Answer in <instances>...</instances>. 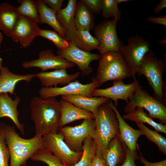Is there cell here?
Returning a JSON list of instances; mask_svg holds the SVG:
<instances>
[{"label":"cell","instance_id":"obj_32","mask_svg":"<svg viewBox=\"0 0 166 166\" xmlns=\"http://www.w3.org/2000/svg\"><path fill=\"white\" fill-rule=\"evenodd\" d=\"M30 158L33 161L45 163L48 166H64L58 157L45 149H38Z\"/></svg>","mask_w":166,"mask_h":166},{"label":"cell","instance_id":"obj_44","mask_svg":"<svg viewBox=\"0 0 166 166\" xmlns=\"http://www.w3.org/2000/svg\"><path fill=\"white\" fill-rule=\"evenodd\" d=\"M3 39V36L2 33L0 32V48L2 41Z\"/></svg>","mask_w":166,"mask_h":166},{"label":"cell","instance_id":"obj_11","mask_svg":"<svg viewBox=\"0 0 166 166\" xmlns=\"http://www.w3.org/2000/svg\"><path fill=\"white\" fill-rule=\"evenodd\" d=\"M99 86L95 77H94L92 79L91 82L85 84L76 80L61 87H42L40 89L39 93L40 97L43 99L67 95H77L92 97L93 90Z\"/></svg>","mask_w":166,"mask_h":166},{"label":"cell","instance_id":"obj_9","mask_svg":"<svg viewBox=\"0 0 166 166\" xmlns=\"http://www.w3.org/2000/svg\"><path fill=\"white\" fill-rule=\"evenodd\" d=\"M96 128L94 119H87L80 124L73 126H64L59 129L66 144L72 150L82 152V143L89 137L93 138Z\"/></svg>","mask_w":166,"mask_h":166},{"label":"cell","instance_id":"obj_31","mask_svg":"<svg viewBox=\"0 0 166 166\" xmlns=\"http://www.w3.org/2000/svg\"><path fill=\"white\" fill-rule=\"evenodd\" d=\"M137 126L150 141L155 143L159 150L164 155H166V138L156 131H152L146 126L143 124L136 122Z\"/></svg>","mask_w":166,"mask_h":166},{"label":"cell","instance_id":"obj_38","mask_svg":"<svg viewBox=\"0 0 166 166\" xmlns=\"http://www.w3.org/2000/svg\"><path fill=\"white\" fill-rule=\"evenodd\" d=\"M45 4L57 14L61 9L64 0H43Z\"/></svg>","mask_w":166,"mask_h":166},{"label":"cell","instance_id":"obj_17","mask_svg":"<svg viewBox=\"0 0 166 166\" xmlns=\"http://www.w3.org/2000/svg\"><path fill=\"white\" fill-rule=\"evenodd\" d=\"M107 103L115 112L117 119L119 129V136L122 141L131 151L136 152L137 149V141L139 138L143 135L140 130H136L128 124L121 115L116 106L109 99Z\"/></svg>","mask_w":166,"mask_h":166},{"label":"cell","instance_id":"obj_14","mask_svg":"<svg viewBox=\"0 0 166 166\" xmlns=\"http://www.w3.org/2000/svg\"><path fill=\"white\" fill-rule=\"evenodd\" d=\"M123 80H114L113 85L104 89H95L92 92V96L104 97L112 99L115 102L116 106L118 100L122 99L125 101L127 104L129 99L140 85L136 79L131 83L126 84Z\"/></svg>","mask_w":166,"mask_h":166},{"label":"cell","instance_id":"obj_12","mask_svg":"<svg viewBox=\"0 0 166 166\" xmlns=\"http://www.w3.org/2000/svg\"><path fill=\"white\" fill-rule=\"evenodd\" d=\"M69 42V46L63 49H58L57 55L77 65L81 70L82 76L88 75L93 72L89 66L92 61L99 60L101 54L93 53L85 51L76 46L73 43Z\"/></svg>","mask_w":166,"mask_h":166},{"label":"cell","instance_id":"obj_43","mask_svg":"<svg viewBox=\"0 0 166 166\" xmlns=\"http://www.w3.org/2000/svg\"><path fill=\"white\" fill-rule=\"evenodd\" d=\"M130 1H132L131 0H117V2L118 4L120 3L127 2Z\"/></svg>","mask_w":166,"mask_h":166},{"label":"cell","instance_id":"obj_6","mask_svg":"<svg viewBox=\"0 0 166 166\" xmlns=\"http://www.w3.org/2000/svg\"><path fill=\"white\" fill-rule=\"evenodd\" d=\"M144 108L152 119L157 118L166 124L165 105L150 95L139 85L125 105L123 110L126 114L134 111L137 107Z\"/></svg>","mask_w":166,"mask_h":166},{"label":"cell","instance_id":"obj_23","mask_svg":"<svg viewBox=\"0 0 166 166\" xmlns=\"http://www.w3.org/2000/svg\"><path fill=\"white\" fill-rule=\"evenodd\" d=\"M61 96V99L93 114L100 105L109 100V98L104 97H89L77 95H64Z\"/></svg>","mask_w":166,"mask_h":166},{"label":"cell","instance_id":"obj_34","mask_svg":"<svg viewBox=\"0 0 166 166\" xmlns=\"http://www.w3.org/2000/svg\"><path fill=\"white\" fill-rule=\"evenodd\" d=\"M38 36L52 41L58 49H63L69 45V42L55 31L40 29Z\"/></svg>","mask_w":166,"mask_h":166},{"label":"cell","instance_id":"obj_33","mask_svg":"<svg viewBox=\"0 0 166 166\" xmlns=\"http://www.w3.org/2000/svg\"><path fill=\"white\" fill-rule=\"evenodd\" d=\"M117 0H102L101 15L105 18L113 17L117 22L121 18V11Z\"/></svg>","mask_w":166,"mask_h":166},{"label":"cell","instance_id":"obj_36","mask_svg":"<svg viewBox=\"0 0 166 166\" xmlns=\"http://www.w3.org/2000/svg\"><path fill=\"white\" fill-rule=\"evenodd\" d=\"M122 145L125 152V157L122 164L118 166H136L135 161L138 157L136 151H131L123 141Z\"/></svg>","mask_w":166,"mask_h":166},{"label":"cell","instance_id":"obj_25","mask_svg":"<svg viewBox=\"0 0 166 166\" xmlns=\"http://www.w3.org/2000/svg\"><path fill=\"white\" fill-rule=\"evenodd\" d=\"M36 2L38 9L39 23L49 25L65 39L66 31L59 23L56 17L57 13L49 8L43 0H37Z\"/></svg>","mask_w":166,"mask_h":166},{"label":"cell","instance_id":"obj_24","mask_svg":"<svg viewBox=\"0 0 166 166\" xmlns=\"http://www.w3.org/2000/svg\"><path fill=\"white\" fill-rule=\"evenodd\" d=\"M107 166H117L125 157V152L119 134L116 136L109 143L102 154Z\"/></svg>","mask_w":166,"mask_h":166},{"label":"cell","instance_id":"obj_22","mask_svg":"<svg viewBox=\"0 0 166 166\" xmlns=\"http://www.w3.org/2000/svg\"><path fill=\"white\" fill-rule=\"evenodd\" d=\"M19 16L16 7L11 4L6 2L0 4V30L10 37Z\"/></svg>","mask_w":166,"mask_h":166},{"label":"cell","instance_id":"obj_3","mask_svg":"<svg viewBox=\"0 0 166 166\" xmlns=\"http://www.w3.org/2000/svg\"><path fill=\"white\" fill-rule=\"evenodd\" d=\"M96 128L93 138L97 149L96 154L102 156L110 141L119 134L116 114L107 102L100 105L93 114Z\"/></svg>","mask_w":166,"mask_h":166},{"label":"cell","instance_id":"obj_42","mask_svg":"<svg viewBox=\"0 0 166 166\" xmlns=\"http://www.w3.org/2000/svg\"><path fill=\"white\" fill-rule=\"evenodd\" d=\"M166 7V0H161L154 9V12L156 13H159Z\"/></svg>","mask_w":166,"mask_h":166},{"label":"cell","instance_id":"obj_7","mask_svg":"<svg viewBox=\"0 0 166 166\" xmlns=\"http://www.w3.org/2000/svg\"><path fill=\"white\" fill-rule=\"evenodd\" d=\"M127 43V45L122 46L120 52L124 57L131 76L135 80L136 75L140 71L144 56L150 50V45L143 36L138 35L129 37Z\"/></svg>","mask_w":166,"mask_h":166},{"label":"cell","instance_id":"obj_21","mask_svg":"<svg viewBox=\"0 0 166 166\" xmlns=\"http://www.w3.org/2000/svg\"><path fill=\"white\" fill-rule=\"evenodd\" d=\"M35 77L34 73L20 75L11 72L6 66H2L0 68V93H14L16 84L19 81H25L30 82Z\"/></svg>","mask_w":166,"mask_h":166},{"label":"cell","instance_id":"obj_18","mask_svg":"<svg viewBox=\"0 0 166 166\" xmlns=\"http://www.w3.org/2000/svg\"><path fill=\"white\" fill-rule=\"evenodd\" d=\"M65 39L80 49L88 52H90L95 49L98 50L99 48V43L97 39L87 30L75 28L66 32Z\"/></svg>","mask_w":166,"mask_h":166},{"label":"cell","instance_id":"obj_37","mask_svg":"<svg viewBox=\"0 0 166 166\" xmlns=\"http://www.w3.org/2000/svg\"><path fill=\"white\" fill-rule=\"evenodd\" d=\"M86 8L93 14L101 12L102 0H80Z\"/></svg>","mask_w":166,"mask_h":166},{"label":"cell","instance_id":"obj_30","mask_svg":"<svg viewBox=\"0 0 166 166\" xmlns=\"http://www.w3.org/2000/svg\"><path fill=\"white\" fill-rule=\"evenodd\" d=\"M18 15L27 18L39 24V19L38 9L36 2L33 0H22L20 5L16 7Z\"/></svg>","mask_w":166,"mask_h":166},{"label":"cell","instance_id":"obj_45","mask_svg":"<svg viewBox=\"0 0 166 166\" xmlns=\"http://www.w3.org/2000/svg\"><path fill=\"white\" fill-rule=\"evenodd\" d=\"M159 43L161 45H164L166 44V40L164 39L160 41H159Z\"/></svg>","mask_w":166,"mask_h":166},{"label":"cell","instance_id":"obj_13","mask_svg":"<svg viewBox=\"0 0 166 166\" xmlns=\"http://www.w3.org/2000/svg\"><path fill=\"white\" fill-rule=\"evenodd\" d=\"M75 65L74 63L56 55L50 49L42 50L39 54L38 59L25 61L22 64L25 68L38 67L41 69L42 72L49 69H66Z\"/></svg>","mask_w":166,"mask_h":166},{"label":"cell","instance_id":"obj_39","mask_svg":"<svg viewBox=\"0 0 166 166\" xmlns=\"http://www.w3.org/2000/svg\"><path fill=\"white\" fill-rule=\"evenodd\" d=\"M138 159L144 166H166V159L158 162H150L146 160L140 152Z\"/></svg>","mask_w":166,"mask_h":166},{"label":"cell","instance_id":"obj_4","mask_svg":"<svg viewBox=\"0 0 166 166\" xmlns=\"http://www.w3.org/2000/svg\"><path fill=\"white\" fill-rule=\"evenodd\" d=\"M166 69V64L163 59H158L150 50L145 54L137 74L142 75L147 79L154 91L153 97L165 105L166 83L163 80V74Z\"/></svg>","mask_w":166,"mask_h":166},{"label":"cell","instance_id":"obj_26","mask_svg":"<svg viewBox=\"0 0 166 166\" xmlns=\"http://www.w3.org/2000/svg\"><path fill=\"white\" fill-rule=\"evenodd\" d=\"M74 24L76 29L88 31L95 26L93 14L88 10L80 0L76 4Z\"/></svg>","mask_w":166,"mask_h":166},{"label":"cell","instance_id":"obj_40","mask_svg":"<svg viewBox=\"0 0 166 166\" xmlns=\"http://www.w3.org/2000/svg\"><path fill=\"white\" fill-rule=\"evenodd\" d=\"M148 21L157 25H160L166 26V15H162L158 17L152 16L147 18Z\"/></svg>","mask_w":166,"mask_h":166},{"label":"cell","instance_id":"obj_5","mask_svg":"<svg viewBox=\"0 0 166 166\" xmlns=\"http://www.w3.org/2000/svg\"><path fill=\"white\" fill-rule=\"evenodd\" d=\"M95 77L99 86L110 81L123 80L131 76L129 70L120 52L101 54Z\"/></svg>","mask_w":166,"mask_h":166},{"label":"cell","instance_id":"obj_8","mask_svg":"<svg viewBox=\"0 0 166 166\" xmlns=\"http://www.w3.org/2000/svg\"><path fill=\"white\" fill-rule=\"evenodd\" d=\"M117 22L114 19L104 20L94 28V33L99 43L100 54L110 52H119L124 45L118 37Z\"/></svg>","mask_w":166,"mask_h":166},{"label":"cell","instance_id":"obj_19","mask_svg":"<svg viewBox=\"0 0 166 166\" xmlns=\"http://www.w3.org/2000/svg\"><path fill=\"white\" fill-rule=\"evenodd\" d=\"M20 101V98L18 96L13 100L7 93H0V118L7 117L10 119L24 135V125L19 121V112L17 109Z\"/></svg>","mask_w":166,"mask_h":166},{"label":"cell","instance_id":"obj_46","mask_svg":"<svg viewBox=\"0 0 166 166\" xmlns=\"http://www.w3.org/2000/svg\"><path fill=\"white\" fill-rule=\"evenodd\" d=\"M3 61V59L0 56V68L2 66V63Z\"/></svg>","mask_w":166,"mask_h":166},{"label":"cell","instance_id":"obj_16","mask_svg":"<svg viewBox=\"0 0 166 166\" xmlns=\"http://www.w3.org/2000/svg\"><path fill=\"white\" fill-rule=\"evenodd\" d=\"M79 72L69 74L66 69L55 70L49 72H41L35 74L43 87H56L58 85H65L76 80L80 75Z\"/></svg>","mask_w":166,"mask_h":166},{"label":"cell","instance_id":"obj_10","mask_svg":"<svg viewBox=\"0 0 166 166\" xmlns=\"http://www.w3.org/2000/svg\"><path fill=\"white\" fill-rule=\"evenodd\" d=\"M45 149L58 157L64 166H70L77 163L81 159L82 152L71 150L65 142L63 136L59 131L43 137Z\"/></svg>","mask_w":166,"mask_h":166},{"label":"cell","instance_id":"obj_20","mask_svg":"<svg viewBox=\"0 0 166 166\" xmlns=\"http://www.w3.org/2000/svg\"><path fill=\"white\" fill-rule=\"evenodd\" d=\"M61 104L60 128L74 121L81 119H94L92 113L79 108L63 99L59 100Z\"/></svg>","mask_w":166,"mask_h":166},{"label":"cell","instance_id":"obj_27","mask_svg":"<svg viewBox=\"0 0 166 166\" xmlns=\"http://www.w3.org/2000/svg\"><path fill=\"white\" fill-rule=\"evenodd\" d=\"M124 120H128L136 122L147 123L153 127L156 131L166 133V125L162 123H157L154 121L149 115L145 113L143 108L137 107L132 112L123 115Z\"/></svg>","mask_w":166,"mask_h":166},{"label":"cell","instance_id":"obj_15","mask_svg":"<svg viewBox=\"0 0 166 166\" xmlns=\"http://www.w3.org/2000/svg\"><path fill=\"white\" fill-rule=\"evenodd\" d=\"M40 29L38 24L27 18L19 16L10 37L13 41L19 42L22 47L26 48L38 36Z\"/></svg>","mask_w":166,"mask_h":166},{"label":"cell","instance_id":"obj_29","mask_svg":"<svg viewBox=\"0 0 166 166\" xmlns=\"http://www.w3.org/2000/svg\"><path fill=\"white\" fill-rule=\"evenodd\" d=\"M82 145V154L79 161L70 166H89L92 159L95 155L97 145L94 139L92 137L85 139Z\"/></svg>","mask_w":166,"mask_h":166},{"label":"cell","instance_id":"obj_35","mask_svg":"<svg viewBox=\"0 0 166 166\" xmlns=\"http://www.w3.org/2000/svg\"><path fill=\"white\" fill-rule=\"evenodd\" d=\"M10 159L9 149L4 138L0 132V166H8Z\"/></svg>","mask_w":166,"mask_h":166},{"label":"cell","instance_id":"obj_28","mask_svg":"<svg viewBox=\"0 0 166 166\" xmlns=\"http://www.w3.org/2000/svg\"><path fill=\"white\" fill-rule=\"evenodd\" d=\"M77 1L69 0L66 6L61 9L56 14L59 23L66 32L70 31L75 28L74 18Z\"/></svg>","mask_w":166,"mask_h":166},{"label":"cell","instance_id":"obj_1","mask_svg":"<svg viewBox=\"0 0 166 166\" xmlns=\"http://www.w3.org/2000/svg\"><path fill=\"white\" fill-rule=\"evenodd\" d=\"M30 107L35 135L43 137L59 132L61 108L60 101L55 97H35L31 99Z\"/></svg>","mask_w":166,"mask_h":166},{"label":"cell","instance_id":"obj_2","mask_svg":"<svg viewBox=\"0 0 166 166\" xmlns=\"http://www.w3.org/2000/svg\"><path fill=\"white\" fill-rule=\"evenodd\" d=\"M0 132L3 136L10 154V166H26L27 160L38 150L45 149L43 137L35 135L29 139L21 137L14 126L0 122Z\"/></svg>","mask_w":166,"mask_h":166},{"label":"cell","instance_id":"obj_41","mask_svg":"<svg viewBox=\"0 0 166 166\" xmlns=\"http://www.w3.org/2000/svg\"><path fill=\"white\" fill-rule=\"evenodd\" d=\"M89 166H107L105 160L102 156L95 154Z\"/></svg>","mask_w":166,"mask_h":166}]
</instances>
